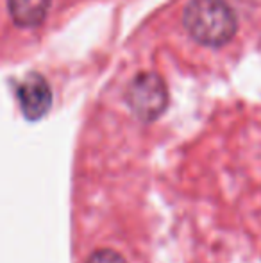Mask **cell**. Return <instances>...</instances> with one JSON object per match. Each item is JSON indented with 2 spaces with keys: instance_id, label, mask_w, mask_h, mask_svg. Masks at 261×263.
Returning a JSON list of instances; mask_svg holds the SVG:
<instances>
[{
  "instance_id": "277c9868",
  "label": "cell",
  "mask_w": 261,
  "mask_h": 263,
  "mask_svg": "<svg viewBox=\"0 0 261 263\" xmlns=\"http://www.w3.org/2000/svg\"><path fill=\"white\" fill-rule=\"evenodd\" d=\"M52 0H7L9 14L20 27H38L45 22Z\"/></svg>"
},
{
  "instance_id": "5b68a950",
  "label": "cell",
  "mask_w": 261,
  "mask_h": 263,
  "mask_svg": "<svg viewBox=\"0 0 261 263\" xmlns=\"http://www.w3.org/2000/svg\"><path fill=\"white\" fill-rule=\"evenodd\" d=\"M86 263H127V260L115 249H97L90 254Z\"/></svg>"
},
{
  "instance_id": "3957f363",
  "label": "cell",
  "mask_w": 261,
  "mask_h": 263,
  "mask_svg": "<svg viewBox=\"0 0 261 263\" xmlns=\"http://www.w3.org/2000/svg\"><path fill=\"white\" fill-rule=\"evenodd\" d=\"M18 101H20L22 111L29 120H38L52 104V91L45 77L39 73H29L18 86Z\"/></svg>"
},
{
  "instance_id": "6da1fadb",
  "label": "cell",
  "mask_w": 261,
  "mask_h": 263,
  "mask_svg": "<svg viewBox=\"0 0 261 263\" xmlns=\"http://www.w3.org/2000/svg\"><path fill=\"white\" fill-rule=\"evenodd\" d=\"M183 24L195 42L206 47H224L234 38L238 20L226 0H190Z\"/></svg>"
},
{
  "instance_id": "7a4b0ae2",
  "label": "cell",
  "mask_w": 261,
  "mask_h": 263,
  "mask_svg": "<svg viewBox=\"0 0 261 263\" xmlns=\"http://www.w3.org/2000/svg\"><path fill=\"white\" fill-rule=\"evenodd\" d=\"M127 104L139 120H156L168 106L167 84L154 72L138 73L127 88Z\"/></svg>"
}]
</instances>
